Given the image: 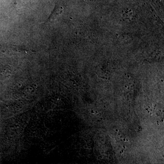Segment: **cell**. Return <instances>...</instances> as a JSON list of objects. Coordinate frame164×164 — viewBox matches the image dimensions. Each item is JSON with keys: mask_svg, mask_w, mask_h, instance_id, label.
<instances>
[{"mask_svg": "<svg viewBox=\"0 0 164 164\" xmlns=\"http://www.w3.org/2000/svg\"><path fill=\"white\" fill-rule=\"evenodd\" d=\"M157 124H158V125H159V121H157Z\"/></svg>", "mask_w": 164, "mask_h": 164, "instance_id": "cell-8", "label": "cell"}, {"mask_svg": "<svg viewBox=\"0 0 164 164\" xmlns=\"http://www.w3.org/2000/svg\"><path fill=\"white\" fill-rule=\"evenodd\" d=\"M123 148H124V149H126L125 146H123Z\"/></svg>", "mask_w": 164, "mask_h": 164, "instance_id": "cell-5", "label": "cell"}, {"mask_svg": "<svg viewBox=\"0 0 164 164\" xmlns=\"http://www.w3.org/2000/svg\"><path fill=\"white\" fill-rule=\"evenodd\" d=\"M148 109H150V106H149V107H148Z\"/></svg>", "mask_w": 164, "mask_h": 164, "instance_id": "cell-13", "label": "cell"}, {"mask_svg": "<svg viewBox=\"0 0 164 164\" xmlns=\"http://www.w3.org/2000/svg\"><path fill=\"white\" fill-rule=\"evenodd\" d=\"M125 87L127 88V86H125Z\"/></svg>", "mask_w": 164, "mask_h": 164, "instance_id": "cell-12", "label": "cell"}, {"mask_svg": "<svg viewBox=\"0 0 164 164\" xmlns=\"http://www.w3.org/2000/svg\"><path fill=\"white\" fill-rule=\"evenodd\" d=\"M126 141H128V140H127V139L126 140Z\"/></svg>", "mask_w": 164, "mask_h": 164, "instance_id": "cell-10", "label": "cell"}, {"mask_svg": "<svg viewBox=\"0 0 164 164\" xmlns=\"http://www.w3.org/2000/svg\"><path fill=\"white\" fill-rule=\"evenodd\" d=\"M123 140H124V141H126L125 139H123Z\"/></svg>", "mask_w": 164, "mask_h": 164, "instance_id": "cell-4", "label": "cell"}, {"mask_svg": "<svg viewBox=\"0 0 164 164\" xmlns=\"http://www.w3.org/2000/svg\"><path fill=\"white\" fill-rule=\"evenodd\" d=\"M145 110H146L148 111V109H147V108H146V109H145Z\"/></svg>", "mask_w": 164, "mask_h": 164, "instance_id": "cell-7", "label": "cell"}, {"mask_svg": "<svg viewBox=\"0 0 164 164\" xmlns=\"http://www.w3.org/2000/svg\"><path fill=\"white\" fill-rule=\"evenodd\" d=\"M62 10V7H60V6H56L54 9V11L49 17V18L47 19L46 23H51V22H53L57 18V17L61 13Z\"/></svg>", "mask_w": 164, "mask_h": 164, "instance_id": "cell-1", "label": "cell"}, {"mask_svg": "<svg viewBox=\"0 0 164 164\" xmlns=\"http://www.w3.org/2000/svg\"><path fill=\"white\" fill-rule=\"evenodd\" d=\"M91 113H92V114L95 113V112H94V111L93 110L91 111Z\"/></svg>", "mask_w": 164, "mask_h": 164, "instance_id": "cell-2", "label": "cell"}, {"mask_svg": "<svg viewBox=\"0 0 164 164\" xmlns=\"http://www.w3.org/2000/svg\"><path fill=\"white\" fill-rule=\"evenodd\" d=\"M120 153H121V154H122V153H122V152H121H121H120Z\"/></svg>", "mask_w": 164, "mask_h": 164, "instance_id": "cell-9", "label": "cell"}, {"mask_svg": "<svg viewBox=\"0 0 164 164\" xmlns=\"http://www.w3.org/2000/svg\"><path fill=\"white\" fill-rule=\"evenodd\" d=\"M121 151L122 152V153H124V151H123V150H122V151Z\"/></svg>", "mask_w": 164, "mask_h": 164, "instance_id": "cell-6", "label": "cell"}, {"mask_svg": "<svg viewBox=\"0 0 164 164\" xmlns=\"http://www.w3.org/2000/svg\"><path fill=\"white\" fill-rule=\"evenodd\" d=\"M148 112L149 113H150V111L148 110Z\"/></svg>", "mask_w": 164, "mask_h": 164, "instance_id": "cell-11", "label": "cell"}, {"mask_svg": "<svg viewBox=\"0 0 164 164\" xmlns=\"http://www.w3.org/2000/svg\"><path fill=\"white\" fill-rule=\"evenodd\" d=\"M115 131H116V132H119V130H118V129H116V130H115Z\"/></svg>", "mask_w": 164, "mask_h": 164, "instance_id": "cell-3", "label": "cell"}]
</instances>
